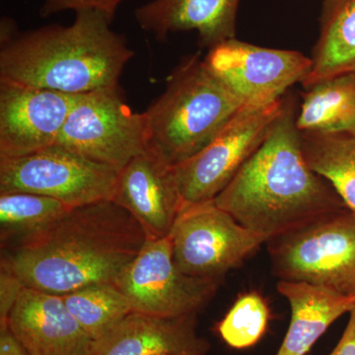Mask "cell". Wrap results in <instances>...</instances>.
<instances>
[{
    "label": "cell",
    "instance_id": "cell-3",
    "mask_svg": "<svg viewBox=\"0 0 355 355\" xmlns=\"http://www.w3.org/2000/svg\"><path fill=\"white\" fill-rule=\"evenodd\" d=\"M112 22L100 11L83 10L69 26L17 30L0 41V83L69 95L119 87L135 51Z\"/></svg>",
    "mask_w": 355,
    "mask_h": 355
},
{
    "label": "cell",
    "instance_id": "cell-1",
    "mask_svg": "<svg viewBox=\"0 0 355 355\" xmlns=\"http://www.w3.org/2000/svg\"><path fill=\"white\" fill-rule=\"evenodd\" d=\"M144 228L113 200L73 207L51 227L1 250L0 268L36 291L65 295L114 284L146 244Z\"/></svg>",
    "mask_w": 355,
    "mask_h": 355
},
{
    "label": "cell",
    "instance_id": "cell-4",
    "mask_svg": "<svg viewBox=\"0 0 355 355\" xmlns=\"http://www.w3.org/2000/svg\"><path fill=\"white\" fill-rule=\"evenodd\" d=\"M243 106L200 53L184 55L144 112L146 150L176 167L209 144Z\"/></svg>",
    "mask_w": 355,
    "mask_h": 355
},
{
    "label": "cell",
    "instance_id": "cell-19",
    "mask_svg": "<svg viewBox=\"0 0 355 355\" xmlns=\"http://www.w3.org/2000/svg\"><path fill=\"white\" fill-rule=\"evenodd\" d=\"M312 67L303 88L329 77L355 72V0H324Z\"/></svg>",
    "mask_w": 355,
    "mask_h": 355
},
{
    "label": "cell",
    "instance_id": "cell-12",
    "mask_svg": "<svg viewBox=\"0 0 355 355\" xmlns=\"http://www.w3.org/2000/svg\"><path fill=\"white\" fill-rule=\"evenodd\" d=\"M76 96L0 83V158L55 146Z\"/></svg>",
    "mask_w": 355,
    "mask_h": 355
},
{
    "label": "cell",
    "instance_id": "cell-11",
    "mask_svg": "<svg viewBox=\"0 0 355 355\" xmlns=\"http://www.w3.org/2000/svg\"><path fill=\"white\" fill-rule=\"evenodd\" d=\"M207 67L243 103L266 106L279 101L307 77L312 60L297 51L263 48L227 40L210 49Z\"/></svg>",
    "mask_w": 355,
    "mask_h": 355
},
{
    "label": "cell",
    "instance_id": "cell-9",
    "mask_svg": "<svg viewBox=\"0 0 355 355\" xmlns=\"http://www.w3.org/2000/svg\"><path fill=\"white\" fill-rule=\"evenodd\" d=\"M169 238L173 259L182 272L216 280L241 266L266 243L214 200L184 205Z\"/></svg>",
    "mask_w": 355,
    "mask_h": 355
},
{
    "label": "cell",
    "instance_id": "cell-14",
    "mask_svg": "<svg viewBox=\"0 0 355 355\" xmlns=\"http://www.w3.org/2000/svg\"><path fill=\"white\" fill-rule=\"evenodd\" d=\"M29 355H88L92 340L62 296L24 287L7 320Z\"/></svg>",
    "mask_w": 355,
    "mask_h": 355
},
{
    "label": "cell",
    "instance_id": "cell-20",
    "mask_svg": "<svg viewBox=\"0 0 355 355\" xmlns=\"http://www.w3.org/2000/svg\"><path fill=\"white\" fill-rule=\"evenodd\" d=\"M71 209L55 198L36 193H0L1 250L17 246L40 234Z\"/></svg>",
    "mask_w": 355,
    "mask_h": 355
},
{
    "label": "cell",
    "instance_id": "cell-2",
    "mask_svg": "<svg viewBox=\"0 0 355 355\" xmlns=\"http://www.w3.org/2000/svg\"><path fill=\"white\" fill-rule=\"evenodd\" d=\"M295 95L284 107L263 144L214 202L266 243L324 214L345 209L340 196L313 171L296 127Z\"/></svg>",
    "mask_w": 355,
    "mask_h": 355
},
{
    "label": "cell",
    "instance_id": "cell-25",
    "mask_svg": "<svg viewBox=\"0 0 355 355\" xmlns=\"http://www.w3.org/2000/svg\"><path fill=\"white\" fill-rule=\"evenodd\" d=\"M24 287L15 275L0 268V324L7 323L9 314Z\"/></svg>",
    "mask_w": 355,
    "mask_h": 355
},
{
    "label": "cell",
    "instance_id": "cell-15",
    "mask_svg": "<svg viewBox=\"0 0 355 355\" xmlns=\"http://www.w3.org/2000/svg\"><path fill=\"white\" fill-rule=\"evenodd\" d=\"M196 316L166 318L130 312L91 343L88 355H205L209 345L198 335Z\"/></svg>",
    "mask_w": 355,
    "mask_h": 355
},
{
    "label": "cell",
    "instance_id": "cell-22",
    "mask_svg": "<svg viewBox=\"0 0 355 355\" xmlns=\"http://www.w3.org/2000/svg\"><path fill=\"white\" fill-rule=\"evenodd\" d=\"M62 298L92 342L106 335L132 312L128 298L114 284L81 287Z\"/></svg>",
    "mask_w": 355,
    "mask_h": 355
},
{
    "label": "cell",
    "instance_id": "cell-21",
    "mask_svg": "<svg viewBox=\"0 0 355 355\" xmlns=\"http://www.w3.org/2000/svg\"><path fill=\"white\" fill-rule=\"evenodd\" d=\"M303 153L313 171L333 187L355 214V135L301 133Z\"/></svg>",
    "mask_w": 355,
    "mask_h": 355
},
{
    "label": "cell",
    "instance_id": "cell-26",
    "mask_svg": "<svg viewBox=\"0 0 355 355\" xmlns=\"http://www.w3.org/2000/svg\"><path fill=\"white\" fill-rule=\"evenodd\" d=\"M349 314L347 328L330 355H355V307Z\"/></svg>",
    "mask_w": 355,
    "mask_h": 355
},
{
    "label": "cell",
    "instance_id": "cell-16",
    "mask_svg": "<svg viewBox=\"0 0 355 355\" xmlns=\"http://www.w3.org/2000/svg\"><path fill=\"white\" fill-rule=\"evenodd\" d=\"M241 0H151L137 8L135 17L142 31L165 41L171 34L197 31L202 48H214L236 38Z\"/></svg>",
    "mask_w": 355,
    "mask_h": 355
},
{
    "label": "cell",
    "instance_id": "cell-23",
    "mask_svg": "<svg viewBox=\"0 0 355 355\" xmlns=\"http://www.w3.org/2000/svg\"><path fill=\"white\" fill-rule=\"evenodd\" d=\"M270 316L266 299L258 292H247L237 298L217 330L232 349H249L265 335Z\"/></svg>",
    "mask_w": 355,
    "mask_h": 355
},
{
    "label": "cell",
    "instance_id": "cell-7",
    "mask_svg": "<svg viewBox=\"0 0 355 355\" xmlns=\"http://www.w3.org/2000/svg\"><path fill=\"white\" fill-rule=\"evenodd\" d=\"M121 170L146 150V121L123 101L119 87L77 95L57 144Z\"/></svg>",
    "mask_w": 355,
    "mask_h": 355
},
{
    "label": "cell",
    "instance_id": "cell-10",
    "mask_svg": "<svg viewBox=\"0 0 355 355\" xmlns=\"http://www.w3.org/2000/svg\"><path fill=\"white\" fill-rule=\"evenodd\" d=\"M219 284L182 272L168 236L147 239L114 286L128 298L132 312L174 318L197 314L214 297Z\"/></svg>",
    "mask_w": 355,
    "mask_h": 355
},
{
    "label": "cell",
    "instance_id": "cell-13",
    "mask_svg": "<svg viewBox=\"0 0 355 355\" xmlns=\"http://www.w3.org/2000/svg\"><path fill=\"white\" fill-rule=\"evenodd\" d=\"M112 200L139 222L147 239L168 237L184 207L174 167L147 150L119 171Z\"/></svg>",
    "mask_w": 355,
    "mask_h": 355
},
{
    "label": "cell",
    "instance_id": "cell-5",
    "mask_svg": "<svg viewBox=\"0 0 355 355\" xmlns=\"http://www.w3.org/2000/svg\"><path fill=\"white\" fill-rule=\"evenodd\" d=\"M279 280L355 296V214L345 207L266 243Z\"/></svg>",
    "mask_w": 355,
    "mask_h": 355
},
{
    "label": "cell",
    "instance_id": "cell-17",
    "mask_svg": "<svg viewBox=\"0 0 355 355\" xmlns=\"http://www.w3.org/2000/svg\"><path fill=\"white\" fill-rule=\"evenodd\" d=\"M277 287L291 306V319L275 355H307L331 324L355 307V296L324 287L284 280H279Z\"/></svg>",
    "mask_w": 355,
    "mask_h": 355
},
{
    "label": "cell",
    "instance_id": "cell-18",
    "mask_svg": "<svg viewBox=\"0 0 355 355\" xmlns=\"http://www.w3.org/2000/svg\"><path fill=\"white\" fill-rule=\"evenodd\" d=\"M301 98L296 114L299 132L355 135V72L312 84Z\"/></svg>",
    "mask_w": 355,
    "mask_h": 355
},
{
    "label": "cell",
    "instance_id": "cell-24",
    "mask_svg": "<svg viewBox=\"0 0 355 355\" xmlns=\"http://www.w3.org/2000/svg\"><path fill=\"white\" fill-rule=\"evenodd\" d=\"M125 0H44L40 9L43 18L50 17L64 11L97 10L113 21L116 10Z\"/></svg>",
    "mask_w": 355,
    "mask_h": 355
},
{
    "label": "cell",
    "instance_id": "cell-6",
    "mask_svg": "<svg viewBox=\"0 0 355 355\" xmlns=\"http://www.w3.org/2000/svg\"><path fill=\"white\" fill-rule=\"evenodd\" d=\"M120 170L64 146L0 158V193H30L70 207L113 200Z\"/></svg>",
    "mask_w": 355,
    "mask_h": 355
},
{
    "label": "cell",
    "instance_id": "cell-8",
    "mask_svg": "<svg viewBox=\"0 0 355 355\" xmlns=\"http://www.w3.org/2000/svg\"><path fill=\"white\" fill-rule=\"evenodd\" d=\"M282 107L284 97L266 106L244 105L202 150L174 167L184 205L214 200L263 144Z\"/></svg>",
    "mask_w": 355,
    "mask_h": 355
},
{
    "label": "cell",
    "instance_id": "cell-27",
    "mask_svg": "<svg viewBox=\"0 0 355 355\" xmlns=\"http://www.w3.org/2000/svg\"><path fill=\"white\" fill-rule=\"evenodd\" d=\"M0 355H29L7 323L0 324Z\"/></svg>",
    "mask_w": 355,
    "mask_h": 355
}]
</instances>
